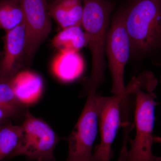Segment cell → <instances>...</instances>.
I'll list each match as a JSON object with an SVG mask.
<instances>
[{"label": "cell", "instance_id": "cell-1", "mask_svg": "<svg viewBox=\"0 0 161 161\" xmlns=\"http://www.w3.org/2000/svg\"><path fill=\"white\" fill-rule=\"evenodd\" d=\"M157 80L152 74L144 73L130 82V93L134 98L135 137L129 140L130 148L124 161H161V157L154 155L152 146L155 122L157 96L153 92Z\"/></svg>", "mask_w": 161, "mask_h": 161}, {"label": "cell", "instance_id": "cell-2", "mask_svg": "<svg viewBox=\"0 0 161 161\" xmlns=\"http://www.w3.org/2000/svg\"><path fill=\"white\" fill-rule=\"evenodd\" d=\"M82 24L88 39L92 58L91 75L85 83L84 93L96 91L105 80V48L112 6L107 0H82Z\"/></svg>", "mask_w": 161, "mask_h": 161}, {"label": "cell", "instance_id": "cell-3", "mask_svg": "<svg viewBox=\"0 0 161 161\" xmlns=\"http://www.w3.org/2000/svg\"><path fill=\"white\" fill-rule=\"evenodd\" d=\"M131 50L146 53L161 44V0H134L120 10Z\"/></svg>", "mask_w": 161, "mask_h": 161}, {"label": "cell", "instance_id": "cell-4", "mask_svg": "<svg viewBox=\"0 0 161 161\" xmlns=\"http://www.w3.org/2000/svg\"><path fill=\"white\" fill-rule=\"evenodd\" d=\"M21 126L22 135L17 146L5 161L22 155L29 161H56L54 150L60 139L49 125L27 111Z\"/></svg>", "mask_w": 161, "mask_h": 161}, {"label": "cell", "instance_id": "cell-5", "mask_svg": "<svg viewBox=\"0 0 161 161\" xmlns=\"http://www.w3.org/2000/svg\"><path fill=\"white\" fill-rule=\"evenodd\" d=\"M79 119L68 138L66 161H92V147L97 136L98 117L104 96L96 91L87 94Z\"/></svg>", "mask_w": 161, "mask_h": 161}, {"label": "cell", "instance_id": "cell-6", "mask_svg": "<svg viewBox=\"0 0 161 161\" xmlns=\"http://www.w3.org/2000/svg\"><path fill=\"white\" fill-rule=\"evenodd\" d=\"M131 50L130 38L120 10L112 20L107 34L105 48L112 77L111 92L114 95H125L124 71Z\"/></svg>", "mask_w": 161, "mask_h": 161}, {"label": "cell", "instance_id": "cell-7", "mask_svg": "<svg viewBox=\"0 0 161 161\" xmlns=\"http://www.w3.org/2000/svg\"><path fill=\"white\" fill-rule=\"evenodd\" d=\"M26 31L25 64L29 65L39 47L51 31L47 0H19Z\"/></svg>", "mask_w": 161, "mask_h": 161}, {"label": "cell", "instance_id": "cell-8", "mask_svg": "<svg viewBox=\"0 0 161 161\" xmlns=\"http://www.w3.org/2000/svg\"><path fill=\"white\" fill-rule=\"evenodd\" d=\"M125 96L126 94L104 97L98 117L100 142L95 147L92 161H111L113 158L112 145L121 122V106Z\"/></svg>", "mask_w": 161, "mask_h": 161}, {"label": "cell", "instance_id": "cell-9", "mask_svg": "<svg viewBox=\"0 0 161 161\" xmlns=\"http://www.w3.org/2000/svg\"><path fill=\"white\" fill-rule=\"evenodd\" d=\"M4 48L0 58V82L10 83L25 64L26 31L24 21L6 31Z\"/></svg>", "mask_w": 161, "mask_h": 161}, {"label": "cell", "instance_id": "cell-10", "mask_svg": "<svg viewBox=\"0 0 161 161\" xmlns=\"http://www.w3.org/2000/svg\"><path fill=\"white\" fill-rule=\"evenodd\" d=\"M15 95L21 103L30 104L40 98L43 89L42 78L28 70L20 71L10 82Z\"/></svg>", "mask_w": 161, "mask_h": 161}, {"label": "cell", "instance_id": "cell-11", "mask_svg": "<svg viewBox=\"0 0 161 161\" xmlns=\"http://www.w3.org/2000/svg\"><path fill=\"white\" fill-rule=\"evenodd\" d=\"M51 18L62 29L74 26H81L83 17L82 0H54L48 3Z\"/></svg>", "mask_w": 161, "mask_h": 161}, {"label": "cell", "instance_id": "cell-12", "mask_svg": "<svg viewBox=\"0 0 161 161\" xmlns=\"http://www.w3.org/2000/svg\"><path fill=\"white\" fill-rule=\"evenodd\" d=\"M84 68V61L79 52H59L52 63L53 74L65 82H70L80 77Z\"/></svg>", "mask_w": 161, "mask_h": 161}, {"label": "cell", "instance_id": "cell-13", "mask_svg": "<svg viewBox=\"0 0 161 161\" xmlns=\"http://www.w3.org/2000/svg\"><path fill=\"white\" fill-rule=\"evenodd\" d=\"M52 43L59 52H79L88 46L86 33L81 26H69L62 29L52 40Z\"/></svg>", "mask_w": 161, "mask_h": 161}, {"label": "cell", "instance_id": "cell-14", "mask_svg": "<svg viewBox=\"0 0 161 161\" xmlns=\"http://www.w3.org/2000/svg\"><path fill=\"white\" fill-rule=\"evenodd\" d=\"M23 21L24 13L19 0L0 1V29L9 31Z\"/></svg>", "mask_w": 161, "mask_h": 161}, {"label": "cell", "instance_id": "cell-15", "mask_svg": "<svg viewBox=\"0 0 161 161\" xmlns=\"http://www.w3.org/2000/svg\"><path fill=\"white\" fill-rule=\"evenodd\" d=\"M22 135L21 126L11 122L3 124L0 128V161L5 159L17 146Z\"/></svg>", "mask_w": 161, "mask_h": 161}, {"label": "cell", "instance_id": "cell-16", "mask_svg": "<svg viewBox=\"0 0 161 161\" xmlns=\"http://www.w3.org/2000/svg\"><path fill=\"white\" fill-rule=\"evenodd\" d=\"M20 103L10 83L0 82V107L13 117L19 113Z\"/></svg>", "mask_w": 161, "mask_h": 161}, {"label": "cell", "instance_id": "cell-17", "mask_svg": "<svg viewBox=\"0 0 161 161\" xmlns=\"http://www.w3.org/2000/svg\"><path fill=\"white\" fill-rule=\"evenodd\" d=\"M12 117V115L6 112V110L3 109L0 107V124L4 123V122L7 119Z\"/></svg>", "mask_w": 161, "mask_h": 161}, {"label": "cell", "instance_id": "cell-18", "mask_svg": "<svg viewBox=\"0 0 161 161\" xmlns=\"http://www.w3.org/2000/svg\"><path fill=\"white\" fill-rule=\"evenodd\" d=\"M154 143H158L161 144V136H154Z\"/></svg>", "mask_w": 161, "mask_h": 161}, {"label": "cell", "instance_id": "cell-19", "mask_svg": "<svg viewBox=\"0 0 161 161\" xmlns=\"http://www.w3.org/2000/svg\"><path fill=\"white\" fill-rule=\"evenodd\" d=\"M53 1H54V0H47L48 3H51V2H53Z\"/></svg>", "mask_w": 161, "mask_h": 161}, {"label": "cell", "instance_id": "cell-20", "mask_svg": "<svg viewBox=\"0 0 161 161\" xmlns=\"http://www.w3.org/2000/svg\"><path fill=\"white\" fill-rule=\"evenodd\" d=\"M2 55V52H0V58H1V56Z\"/></svg>", "mask_w": 161, "mask_h": 161}, {"label": "cell", "instance_id": "cell-21", "mask_svg": "<svg viewBox=\"0 0 161 161\" xmlns=\"http://www.w3.org/2000/svg\"><path fill=\"white\" fill-rule=\"evenodd\" d=\"M4 124V123H3ZM3 124H0V128H1V126H2V125H3Z\"/></svg>", "mask_w": 161, "mask_h": 161}]
</instances>
